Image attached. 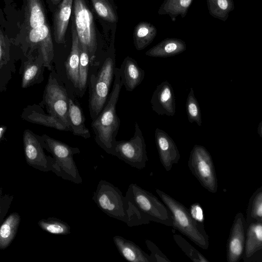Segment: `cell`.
Masks as SVG:
<instances>
[{"instance_id":"836d02e7","label":"cell","mask_w":262,"mask_h":262,"mask_svg":"<svg viewBox=\"0 0 262 262\" xmlns=\"http://www.w3.org/2000/svg\"><path fill=\"white\" fill-rule=\"evenodd\" d=\"M149 28L144 24H139L134 31V43L136 49L141 50L148 44L149 39Z\"/></svg>"},{"instance_id":"6da1fadb","label":"cell","mask_w":262,"mask_h":262,"mask_svg":"<svg viewBox=\"0 0 262 262\" xmlns=\"http://www.w3.org/2000/svg\"><path fill=\"white\" fill-rule=\"evenodd\" d=\"M122 85L119 68L115 67L113 90L104 106L91 124L96 143L110 155L120 125L116 105Z\"/></svg>"},{"instance_id":"4fadbf2b","label":"cell","mask_w":262,"mask_h":262,"mask_svg":"<svg viewBox=\"0 0 262 262\" xmlns=\"http://www.w3.org/2000/svg\"><path fill=\"white\" fill-rule=\"evenodd\" d=\"M150 103L152 111L159 115L173 116L175 115L176 107L174 91L167 80L157 86L152 94Z\"/></svg>"},{"instance_id":"e575fe53","label":"cell","mask_w":262,"mask_h":262,"mask_svg":"<svg viewBox=\"0 0 262 262\" xmlns=\"http://www.w3.org/2000/svg\"><path fill=\"white\" fill-rule=\"evenodd\" d=\"M13 199V195L5 192L0 187V226L8 212Z\"/></svg>"},{"instance_id":"1f68e13d","label":"cell","mask_w":262,"mask_h":262,"mask_svg":"<svg viewBox=\"0 0 262 262\" xmlns=\"http://www.w3.org/2000/svg\"><path fill=\"white\" fill-rule=\"evenodd\" d=\"M91 2L100 17L111 23L117 21V16L108 0H91Z\"/></svg>"},{"instance_id":"2e32d148","label":"cell","mask_w":262,"mask_h":262,"mask_svg":"<svg viewBox=\"0 0 262 262\" xmlns=\"http://www.w3.org/2000/svg\"><path fill=\"white\" fill-rule=\"evenodd\" d=\"M262 222L251 223L246 226L245 242L243 256L244 261H257L261 259Z\"/></svg>"},{"instance_id":"8992f818","label":"cell","mask_w":262,"mask_h":262,"mask_svg":"<svg viewBox=\"0 0 262 262\" xmlns=\"http://www.w3.org/2000/svg\"><path fill=\"white\" fill-rule=\"evenodd\" d=\"M115 68V58L109 56L104 59L94 79L91 80L89 106L92 121L98 116L107 101Z\"/></svg>"},{"instance_id":"5bb4252c","label":"cell","mask_w":262,"mask_h":262,"mask_svg":"<svg viewBox=\"0 0 262 262\" xmlns=\"http://www.w3.org/2000/svg\"><path fill=\"white\" fill-rule=\"evenodd\" d=\"M28 38L31 45L38 49L39 53L42 57L45 67L51 70L54 49L48 25L45 23L39 27L31 29Z\"/></svg>"},{"instance_id":"4dcf8cb0","label":"cell","mask_w":262,"mask_h":262,"mask_svg":"<svg viewBox=\"0 0 262 262\" xmlns=\"http://www.w3.org/2000/svg\"><path fill=\"white\" fill-rule=\"evenodd\" d=\"M9 61V46L6 43L4 35L0 28V79H2V78H3L4 82L5 81V72L6 71L10 77H11V73L13 72L14 68L8 66Z\"/></svg>"},{"instance_id":"cb8c5ba5","label":"cell","mask_w":262,"mask_h":262,"mask_svg":"<svg viewBox=\"0 0 262 262\" xmlns=\"http://www.w3.org/2000/svg\"><path fill=\"white\" fill-rule=\"evenodd\" d=\"M20 215L16 212L10 213L0 226V250H5L13 242L20 223Z\"/></svg>"},{"instance_id":"ac0fdd59","label":"cell","mask_w":262,"mask_h":262,"mask_svg":"<svg viewBox=\"0 0 262 262\" xmlns=\"http://www.w3.org/2000/svg\"><path fill=\"white\" fill-rule=\"evenodd\" d=\"M45 68L42 57L39 53L37 58L29 57L24 63L21 87L27 88L41 82L43 79V73Z\"/></svg>"},{"instance_id":"d6a6232c","label":"cell","mask_w":262,"mask_h":262,"mask_svg":"<svg viewBox=\"0 0 262 262\" xmlns=\"http://www.w3.org/2000/svg\"><path fill=\"white\" fill-rule=\"evenodd\" d=\"M182 50L183 48H179L177 43L169 42L151 49L146 53V55L152 57H167L177 54Z\"/></svg>"},{"instance_id":"8fae6325","label":"cell","mask_w":262,"mask_h":262,"mask_svg":"<svg viewBox=\"0 0 262 262\" xmlns=\"http://www.w3.org/2000/svg\"><path fill=\"white\" fill-rule=\"evenodd\" d=\"M23 140L27 163L43 172L52 171L54 159L45 154L38 135L26 129L24 132Z\"/></svg>"},{"instance_id":"3957f363","label":"cell","mask_w":262,"mask_h":262,"mask_svg":"<svg viewBox=\"0 0 262 262\" xmlns=\"http://www.w3.org/2000/svg\"><path fill=\"white\" fill-rule=\"evenodd\" d=\"M38 137L43 149L53 156L54 163L52 171L64 180L81 184L82 179L73 159L74 155L80 152V149L46 134Z\"/></svg>"},{"instance_id":"44dd1931","label":"cell","mask_w":262,"mask_h":262,"mask_svg":"<svg viewBox=\"0 0 262 262\" xmlns=\"http://www.w3.org/2000/svg\"><path fill=\"white\" fill-rule=\"evenodd\" d=\"M80 42L74 24L72 27V46L70 53L66 62L67 77L75 88L79 85V66Z\"/></svg>"},{"instance_id":"7a4b0ae2","label":"cell","mask_w":262,"mask_h":262,"mask_svg":"<svg viewBox=\"0 0 262 262\" xmlns=\"http://www.w3.org/2000/svg\"><path fill=\"white\" fill-rule=\"evenodd\" d=\"M156 191L171 213L172 227L203 250H207L209 246V236L204 225L194 220L188 209L182 203L159 189H156Z\"/></svg>"},{"instance_id":"7c38bea8","label":"cell","mask_w":262,"mask_h":262,"mask_svg":"<svg viewBox=\"0 0 262 262\" xmlns=\"http://www.w3.org/2000/svg\"><path fill=\"white\" fill-rule=\"evenodd\" d=\"M246 222L242 212L235 216L226 245L228 262H238L242 258L245 242Z\"/></svg>"},{"instance_id":"603a6c76","label":"cell","mask_w":262,"mask_h":262,"mask_svg":"<svg viewBox=\"0 0 262 262\" xmlns=\"http://www.w3.org/2000/svg\"><path fill=\"white\" fill-rule=\"evenodd\" d=\"M69 121L70 131L76 136L84 139L90 138L89 130L85 124V117L80 106L72 99L69 100Z\"/></svg>"},{"instance_id":"8d00e7d4","label":"cell","mask_w":262,"mask_h":262,"mask_svg":"<svg viewBox=\"0 0 262 262\" xmlns=\"http://www.w3.org/2000/svg\"><path fill=\"white\" fill-rule=\"evenodd\" d=\"M188 210L194 220L201 224L204 225L203 210L199 203H195L192 204Z\"/></svg>"},{"instance_id":"d6986e66","label":"cell","mask_w":262,"mask_h":262,"mask_svg":"<svg viewBox=\"0 0 262 262\" xmlns=\"http://www.w3.org/2000/svg\"><path fill=\"white\" fill-rule=\"evenodd\" d=\"M114 243L121 255L131 262H151L150 256L133 242L122 236L113 237Z\"/></svg>"},{"instance_id":"9a60e30c","label":"cell","mask_w":262,"mask_h":262,"mask_svg":"<svg viewBox=\"0 0 262 262\" xmlns=\"http://www.w3.org/2000/svg\"><path fill=\"white\" fill-rule=\"evenodd\" d=\"M155 138L160 162L165 170L169 171L180 159L177 146L171 137L160 128L156 129Z\"/></svg>"},{"instance_id":"ffe728a7","label":"cell","mask_w":262,"mask_h":262,"mask_svg":"<svg viewBox=\"0 0 262 262\" xmlns=\"http://www.w3.org/2000/svg\"><path fill=\"white\" fill-rule=\"evenodd\" d=\"M73 0H62L55 13L54 35L55 41L64 43L65 36L70 18Z\"/></svg>"},{"instance_id":"484cf974","label":"cell","mask_w":262,"mask_h":262,"mask_svg":"<svg viewBox=\"0 0 262 262\" xmlns=\"http://www.w3.org/2000/svg\"><path fill=\"white\" fill-rule=\"evenodd\" d=\"M26 19L30 29L46 23L45 14L41 0H27Z\"/></svg>"},{"instance_id":"30bf717a","label":"cell","mask_w":262,"mask_h":262,"mask_svg":"<svg viewBox=\"0 0 262 262\" xmlns=\"http://www.w3.org/2000/svg\"><path fill=\"white\" fill-rule=\"evenodd\" d=\"M69 100L64 86L51 74L43 94V102L49 115L57 118L70 131L69 121Z\"/></svg>"},{"instance_id":"52a82bcc","label":"cell","mask_w":262,"mask_h":262,"mask_svg":"<svg viewBox=\"0 0 262 262\" xmlns=\"http://www.w3.org/2000/svg\"><path fill=\"white\" fill-rule=\"evenodd\" d=\"M188 165L204 188L210 192H216L218 182L214 163L211 155L204 146H193L190 153Z\"/></svg>"},{"instance_id":"b9f144b4","label":"cell","mask_w":262,"mask_h":262,"mask_svg":"<svg viewBox=\"0 0 262 262\" xmlns=\"http://www.w3.org/2000/svg\"><path fill=\"white\" fill-rule=\"evenodd\" d=\"M53 4L56 5L58 4L60 0H51Z\"/></svg>"},{"instance_id":"9c48e42d","label":"cell","mask_w":262,"mask_h":262,"mask_svg":"<svg viewBox=\"0 0 262 262\" xmlns=\"http://www.w3.org/2000/svg\"><path fill=\"white\" fill-rule=\"evenodd\" d=\"M74 25L80 44L88 50L92 62L97 48L93 14L82 0L74 1Z\"/></svg>"},{"instance_id":"f546056e","label":"cell","mask_w":262,"mask_h":262,"mask_svg":"<svg viewBox=\"0 0 262 262\" xmlns=\"http://www.w3.org/2000/svg\"><path fill=\"white\" fill-rule=\"evenodd\" d=\"M90 63V59L88 50L80 44L78 89L81 92H83L86 88Z\"/></svg>"},{"instance_id":"ab89813d","label":"cell","mask_w":262,"mask_h":262,"mask_svg":"<svg viewBox=\"0 0 262 262\" xmlns=\"http://www.w3.org/2000/svg\"><path fill=\"white\" fill-rule=\"evenodd\" d=\"M191 0H180V4L183 7H188L190 4Z\"/></svg>"},{"instance_id":"60d3db41","label":"cell","mask_w":262,"mask_h":262,"mask_svg":"<svg viewBox=\"0 0 262 262\" xmlns=\"http://www.w3.org/2000/svg\"><path fill=\"white\" fill-rule=\"evenodd\" d=\"M262 121H260L259 124V125H258V129H257V132H258V135L260 136V137H262Z\"/></svg>"},{"instance_id":"5b68a950","label":"cell","mask_w":262,"mask_h":262,"mask_svg":"<svg viewBox=\"0 0 262 262\" xmlns=\"http://www.w3.org/2000/svg\"><path fill=\"white\" fill-rule=\"evenodd\" d=\"M125 196L149 220L172 227L171 213L155 195L135 183L130 184Z\"/></svg>"},{"instance_id":"4316f807","label":"cell","mask_w":262,"mask_h":262,"mask_svg":"<svg viewBox=\"0 0 262 262\" xmlns=\"http://www.w3.org/2000/svg\"><path fill=\"white\" fill-rule=\"evenodd\" d=\"M37 224L41 229L50 234L64 235L71 233L70 225L55 217L41 219L38 222Z\"/></svg>"},{"instance_id":"74e56055","label":"cell","mask_w":262,"mask_h":262,"mask_svg":"<svg viewBox=\"0 0 262 262\" xmlns=\"http://www.w3.org/2000/svg\"><path fill=\"white\" fill-rule=\"evenodd\" d=\"M218 5L219 7L222 9H226L228 6L227 0H218Z\"/></svg>"},{"instance_id":"ba28073f","label":"cell","mask_w":262,"mask_h":262,"mask_svg":"<svg viewBox=\"0 0 262 262\" xmlns=\"http://www.w3.org/2000/svg\"><path fill=\"white\" fill-rule=\"evenodd\" d=\"M111 155L138 169L145 167L148 161L146 144L137 122L134 136L129 140L114 142Z\"/></svg>"},{"instance_id":"277c9868","label":"cell","mask_w":262,"mask_h":262,"mask_svg":"<svg viewBox=\"0 0 262 262\" xmlns=\"http://www.w3.org/2000/svg\"><path fill=\"white\" fill-rule=\"evenodd\" d=\"M98 208L110 217L126 224L132 202L122 192L106 180L99 181L92 197Z\"/></svg>"},{"instance_id":"f1b7e54d","label":"cell","mask_w":262,"mask_h":262,"mask_svg":"<svg viewBox=\"0 0 262 262\" xmlns=\"http://www.w3.org/2000/svg\"><path fill=\"white\" fill-rule=\"evenodd\" d=\"M173 239L183 252L193 261L208 262L209 260L181 235L174 234Z\"/></svg>"},{"instance_id":"f35d334b","label":"cell","mask_w":262,"mask_h":262,"mask_svg":"<svg viewBox=\"0 0 262 262\" xmlns=\"http://www.w3.org/2000/svg\"><path fill=\"white\" fill-rule=\"evenodd\" d=\"M7 129V126L5 125H0V141L3 138Z\"/></svg>"},{"instance_id":"e0dca14e","label":"cell","mask_w":262,"mask_h":262,"mask_svg":"<svg viewBox=\"0 0 262 262\" xmlns=\"http://www.w3.org/2000/svg\"><path fill=\"white\" fill-rule=\"evenodd\" d=\"M121 80L126 91H133L143 81L145 72L130 57H126L119 68Z\"/></svg>"},{"instance_id":"7402d4cb","label":"cell","mask_w":262,"mask_h":262,"mask_svg":"<svg viewBox=\"0 0 262 262\" xmlns=\"http://www.w3.org/2000/svg\"><path fill=\"white\" fill-rule=\"evenodd\" d=\"M41 108L39 106L35 104L28 105L24 110L21 114V118L31 123L54 128L58 130H68L64 125L58 119L50 115L45 114Z\"/></svg>"},{"instance_id":"d590c367","label":"cell","mask_w":262,"mask_h":262,"mask_svg":"<svg viewBox=\"0 0 262 262\" xmlns=\"http://www.w3.org/2000/svg\"><path fill=\"white\" fill-rule=\"evenodd\" d=\"M145 244L148 250L150 251L149 256L151 262H171L152 241L146 239Z\"/></svg>"},{"instance_id":"83f0119b","label":"cell","mask_w":262,"mask_h":262,"mask_svg":"<svg viewBox=\"0 0 262 262\" xmlns=\"http://www.w3.org/2000/svg\"><path fill=\"white\" fill-rule=\"evenodd\" d=\"M186 110L189 122H195L199 126H201L202 121L201 110L192 88H190L187 97Z\"/></svg>"},{"instance_id":"d4e9b609","label":"cell","mask_w":262,"mask_h":262,"mask_svg":"<svg viewBox=\"0 0 262 262\" xmlns=\"http://www.w3.org/2000/svg\"><path fill=\"white\" fill-rule=\"evenodd\" d=\"M262 222V187L260 186L250 197L246 210V226L253 222Z\"/></svg>"}]
</instances>
